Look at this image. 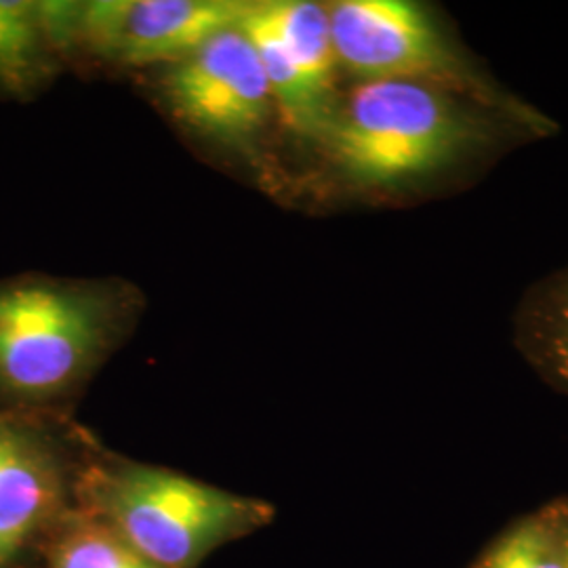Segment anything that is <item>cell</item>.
<instances>
[{"label": "cell", "instance_id": "obj_1", "mask_svg": "<svg viewBox=\"0 0 568 568\" xmlns=\"http://www.w3.org/2000/svg\"><path fill=\"white\" fill-rule=\"evenodd\" d=\"M506 114L462 93L415 81L356 82L318 143L345 182L403 190L455 178L499 148Z\"/></svg>", "mask_w": 568, "mask_h": 568}, {"label": "cell", "instance_id": "obj_2", "mask_svg": "<svg viewBox=\"0 0 568 568\" xmlns=\"http://www.w3.org/2000/svg\"><path fill=\"white\" fill-rule=\"evenodd\" d=\"M326 11L337 68L354 81L436 84L506 114L528 133L546 131L548 122L501 93L426 7L406 0H342Z\"/></svg>", "mask_w": 568, "mask_h": 568}, {"label": "cell", "instance_id": "obj_3", "mask_svg": "<svg viewBox=\"0 0 568 568\" xmlns=\"http://www.w3.org/2000/svg\"><path fill=\"white\" fill-rule=\"evenodd\" d=\"M98 497L103 525L159 568L196 567L265 516L253 501L159 467H122Z\"/></svg>", "mask_w": 568, "mask_h": 568}, {"label": "cell", "instance_id": "obj_4", "mask_svg": "<svg viewBox=\"0 0 568 568\" xmlns=\"http://www.w3.org/2000/svg\"><path fill=\"white\" fill-rule=\"evenodd\" d=\"M102 305L74 286L0 283V392L47 400L74 386L102 347Z\"/></svg>", "mask_w": 568, "mask_h": 568}, {"label": "cell", "instance_id": "obj_5", "mask_svg": "<svg viewBox=\"0 0 568 568\" xmlns=\"http://www.w3.org/2000/svg\"><path fill=\"white\" fill-rule=\"evenodd\" d=\"M248 7L239 0L41 2V18L51 49L81 44L103 60L150 65L178 63L239 28Z\"/></svg>", "mask_w": 568, "mask_h": 568}, {"label": "cell", "instance_id": "obj_6", "mask_svg": "<svg viewBox=\"0 0 568 568\" xmlns=\"http://www.w3.org/2000/svg\"><path fill=\"white\" fill-rule=\"evenodd\" d=\"M163 95L180 121L225 143L251 140L272 105L262 61L241 28L225 30L173 63L164 74Z\"/></svg>", "mask_w": 568, "mask_h": 568}, {"label": "cell", "instance_id": "obj_7", "mask_svg": "<svg viewBox=\"0 0 568 568\" xmlns=\"http://www.w3.org/2000/svg\"><path fill=\"white\" fill-rule=\"evenodd\" d=\"M51 448L32 432L0 422V568L34 537L60 501Z\"/></svg>", "mask_w": 568, "mask_h": 568}, {"label": "cell", "instance_id": "obj_8", "mask_svg": "<svg viewBox=\"0 0 568 568\" xmlns=\"http://www.w3.org/2000/svg\"><path fill=\"white\" fill-rule=\"evenodd\" d=\"M255 11L305 77L326 93L339 95L335 89L339 68L326 7L307 0H272L255 2Z\"/></svg>", "mask_w": 568, "mask_h": 568}, {"label": "cell", "instance_id": "obj_9", "mask_svg": "<svg viewBox=\"0 0 568 568\" xmlns=\"http://www.w3.org/2000/svg\"><path fill=\"white\" fill-rule=\"evenodd\" d=\"M49 51L41 2L0 0V91L32 93L49 72Z\"/></svg>", "mask_w": 568, "mask_h": 568}, {"label": "cell", "instance_id": "obj_10", "mask_svg": "<svg viewBox=\"0 0 568 568\" xmlns=\"http://www.w3.org/2000/svg\"><path fill=\"white\" fill-rule=\"evenodd\" d=\"M471 568H567L558 504L506 528Z\"/></svg>", "mask_w": 568, "mask_h": 568}, {"label": "cell", "instance_id": "obj_11", "mask_svg": "<svg viewBox=\"0 0 568 568\" xmlns=\"http://www.w3.org/2000/svg\"><path fill=\"white\" fill-rule=\"evenodd\" d=\"M523 333L535 365L568 389V272L535 297Z\"/></svg>", "mask_w": 568, "mask_h": 568}, {"label": "cell", "instance_id": "obj_12", "mask_svg": "<svg viewBox=\"0 0 568 568\" xmlns=\"http://www.w3.org/2000/svg\"><path fill=\"white\" fill-rule=\"evenodd\" d=\"M49 568H159L103 525H72L55 544Z\"/></svg>", "mask_w": 568, "mask_h": 568}, {"label": "cell", "instance_id": "obj_13", "mask_svg": "<svg viewBox=\"0 0 568 568\" xmlns=\"http://www.w3.org/2000/svg\"><path fill=\"white\" fill-rule=\"evenodd\" d=\"M558 514H560V527H562V539H565L568 568V504H558Z\"/></svg>", "mask_w": 568, "mask_h": 568}]
</instances>
